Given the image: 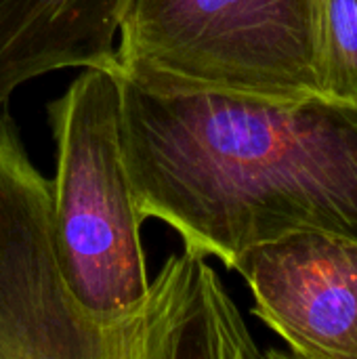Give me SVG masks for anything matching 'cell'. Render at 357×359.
Masks as SVG:
<instances>
[{
  "label": "cell",
  "instance_id": "6da1fadb",
  "mask_svg": "<svg viewBox=\"0 0 357 359\" xmlns=\"http://www.w3.org/2000/svg\"><path fill=\"white\" fill-rule=\"evenodd\" d=\"M118 137L141 219L227 269L292 233L357 242V105L326 97H162L118 78Z\"/></svg>",
  "mask_w": 357,
  "mask_h": 359
},
{
  "label": "cell",
  "instance_id": "7a4b0ae2",
  "mask_svg": "<svg viewBox=\"0 0 357 359\" xmlns=\"http://www.w3.org/2000/svg\"><path fill=\"white\" fill-rule=\"evenodd\" d=\"M50 208V181L0 105V359H265L217 269L189 250L166 257L135 309H86L59 269Z\"/></svg>",
  "mask_w": 357,
  "mask_h": 359
},
{
  "label": "cell",
  "instance_id": "3957f363",
  "mask_svg": "<svg viewBox=\"0 0 357 359\" xmlns=\"http://www.w3.org/2000/svg\"><path fill=\"white\" fill-rule=\"evenodd\" d=\"M116 74L162 97H316L311 0H130Z\"/></svg>",
  "mask_w": 357,
  "mask_h": 359
},
{
  "label": "cell",
  "instance_id": "277c9868",
  "mask_svg": "<svg viewBox=\"0 0 357 359\" xmlns=\"http://www.w3.org/2000/svg\"><path fill=\"white\" fill-rule=\"evenodd\" d=\"M118 76L82 69L48 103L57 147L53 240L74 297L93 313L118 316L149 292L139 215L118 137Z\"/></svg>",
  "mask_w": 357,
  "mask_h": 359
},
{
  "label": "cell",
  "instance_id": "5b68a950",
  "mask_svg": "<svg viewBox=\"0 0 357 359\" xmlns=\"http://www.w3.org/2000/svg\"><path fill=\"white\" fill-rule=\"evenodd\" d=\"M234 271L252 313L295 359H357V242L292 233L244 252Z\"/></svg>",
  "mask_w": 357,
  "mask_h": 359
},
{
  "label": "cell",
  "instance_id": "8992f818",
  "mask_svg": "<svg viewBox=\"0 0 357 359\" xmlns=\"http://www.w3.org/2000/svg\"><path fill=\"white\" fill-rule=\"evenodd\" d=\"M130 0H0V105L61 69L116 74L118 32Z\"/></svg>",
  "mask_w": 357,
  "mask_h": 359
},
{
  "label": "cell",
  "instance_id": "52a82bcc",
  "mask_svg": "<svg viewBox=\"0 0 357 359\" xmlns=\"http://www.w3.org/2000/svg\"><path fill=\"white\" fill-rule=\"evenodd\" d=\"M320 97L357 105V0H311Z\"/></svg>",
  "mask_w": 357,
  "mask_h": 359
},
{
  "label": "cell",
  "instance_id": "ba28073f",
  "mask_svg": "<svg viewBox=\"0 0 357 359\" xmlns=\"http://www.w3.org/2000/svg\"><path fill=\"white\" fill-rule=\"evenodd\" d=\"M263 353H265V359H295L288 351H280V349H267Z\"/></svg>",
  "mask_w": 357,
  "mask_h": 359
}]
</instances>
